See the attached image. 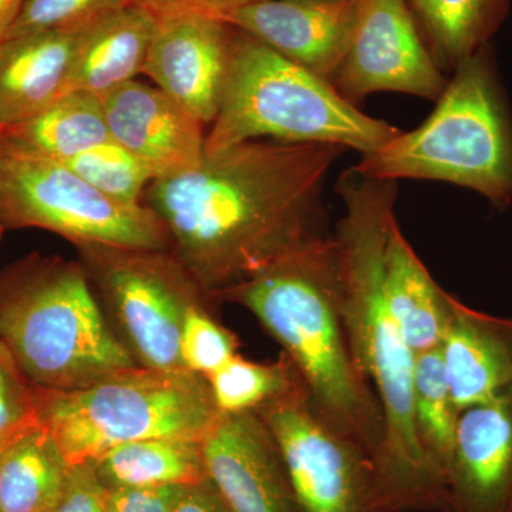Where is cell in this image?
<instances>
[{
  "label": "cell",
  "mask_w": 512,
  "mask_h": 512,
  "mask_svg": "<svg viewBox=\"0 0 512 512\" xmlns=\"http://www.w3.org/2000/svg\"><path fill=\"white\" fill-rule=\"evenodd\" d=\"M346 151L333 144L247 141L154 180L143 202L167 229L170 251L217 303L286 255L332 235L323 188Z\"/></svg>",
  "instance_id": "6da1fadb"
},
{
  "label": "cell",
  "mask_w": 512,
  "mask_h": 512,
  "mask_svg": "<svg viewBox=\"0 0 512 512\" xmlns=\"http://www.w3.org/2000/svg\"><path fill=\"white\" fill-rule=\"evenodd\" d=\"M336 192L345 204L335 241L339 312L360 372L372 384L386 423L382 473L397 512H453L446 484L431 471L413 420L412 350L394 320L382 284V252L396 220L399 187L349 168Z\"/></svg>",
  "instance_id": "7a4b0ae2"
},
{
  "label": "cell",
  "mask_w": 512,
  "mask_h": 512,
  "mask_svg": "<svg viewBox=\"0 0 512 512\" xmlns=\"http://www.w3.org/2000/svg\"><path fill=\"white\" fill-rule=\"evenodd\" d=\"M218 302L237 303L258 319L292 360L320 416L359 444L380 471L386 423L340 316L333 235L286 255Z\"/></svg>",
  "instance_id": "3957f363"
},
{
  "label": "cell",
  "mask_w": 512,
  "mask_h": 512,
  "mask_svg": "<svg viewBox=\"0 0 512 512\" xmlns=\"http://www.w3.org/2000/svg\"><path fill=\"white\" fill-rule=\"evenodd\" d=\"M0 342L35 386L77 390L137 366L79 259L30 254L0 271Z\"/></svg>",
  "instance_id": "277c9868"
},
{
  "label": "cell",
  "mask_w": 512,
  "mask_h": 512,
  "mask_svg": "<svg viewBox=\"0 0 512 512\" xmlns=\"http://www.w3.org/2000/svg\"><path fill=\"white\" fill-rule=\"evenodd\" d=\"M357 173L377 180H429L470 188L498 208L512 202V120L490 46L467 57L429 119L363 154Z\"/></svg>",
  "instance_id": "5b68a950"
},
{
  "label": "cell",
  "mask_w": 512,
  "mask_h": 512,
  "mask_svg": "<svg viewBox=\"0 0 512 512\" xmlns=\"http://www.w3.org/2000/svg\"><path fill=\"white\" fill-rule=\"evenodd\" d=\"M400 133L343 99L332 83L234 28L227 82L204 154L269 138L333 144L363 156Z\"/></svg>",
  "instance_id": "8992f818"
},
{
  "label": "cell",
  "mask_w": 512,
  "mask_h": 512,
  "mask_svg": "<svg viewBox=\"0 0 512 512\" xmlns=\"http://www.w3.org/2000/svg\"><path fill=\"white\" fill-rule=\"evenodd\" d=\"M36 420L70 466L148 439L202 440L218 412L207 377L134 366L92 386H35Z\"/></svg>",
  "instance_id": "52a82bcc"
},
{
  "label": "cell",
  "mask_w": 512,
  "mask_h": 512,
  "mask_svg": "<svg viewBox=\"0 0 512 512\" xmlns=\"http://www.w3.org/2000/svg\"><path fill=\"white\" fill-rule=\"evenodd\" d=\"M111 330L137 366L178 372L184 320L214 305L171 251L76 247Z\"/></svg>",
  "instance_id": "ba28073f"
},
{
  "label": "cell",
  "mask_w": 512,
  "mask_h": 512,
  "mask_svg": "<svg viewBox=\"0 0 512 512\" xmlns=\"http://www.w3.org/2000/svg\"><path fill=\"white\" fill-rule=\"evenodd\" d=\"M0 224L46 229L74 247L171 248L163 222L144 202L111 200L53 161L0 156Z\"/></svg>",
  "instance_id": "9c48e42d"
},
{
  "label": "cell",
  "mask_w": 512,
  "mask_h": 512,
  "mask_svg": "<svg viewBox=\"0 0 512 512\" xmlns=\"http://www.w3.org/2000/svg\"><path fill=\"white\" fill-rule=\"evenodd\" d=\"M281 447L301 512H397L375 460L320 416L305 384L255 410Z\"/></svg>",
  "instance_id": "30bf717a"
},
{
  "label": "cell",
  "mask_w": 512,
  "mask_h": 512,
  "mask_svg": "<svg viewBox=\"0 0 512 512\" xmlns=\"http://www.w3.org/2000/svg\"><path fill=\"white\" fill-rule=\"evenodd\" d=\"M447 82L407 0H359L348 52L330 80L343 99L356 106L392 92L437 101Z\"/></svg>",
  "instance_id": "8fae6325"
},
{
  "label": "cell",
  "mask_w": 512,
  "mask_h": 512,
  "mask_svg": "<svg viewBox=\"0 0 512 512\" xmlns=\"http://www.w3.org/2000/svg\"><path fill=\"white\" fill-rule=\"evenodd\" d=\"M157 15L141 74L204 126L212 124L227 82L234 28L212 13Z\"/></svg>",
  "instance_id": "7c38bea8"
},
{
  "label": "cell",
  "mask_w": 512,
  "mask_h": 512,
  "mask_svg": "<svg viewBox=\"0 0 512 512\" xmlns=\"http://www.w3.org/2000/svg\"><path fill=\"white\" fill-rule=\"evenodd\" d=\"M201 444L207 476L229 512H301L281 447L261 414L220 413Z\"/></svg>",
  "instance_id": "4fadbf2b"
},
{
  "label": "cell",
  "mask_w": 512,
  "mask_h": 512,
  "mask_svg": "<svg viewBox=\"0 0 512 512\" xmlns=\"http://www.w3.org/2000/svg\"><path fill=\"white\" fill-rule=\"evenodd\" d=\"M359 0H259L218 16L330 83L348 52Z\"/></svg>",
  "instance_id": "5bb4252c"
},
{
  "label": "cell",
  "mask_w": 512,
  "mask_h": 512,
  "mask_svg": "<svg viewBox=\"0 0 512 512\" xmlns=\"http://www.w3.org/2000/svg\"><path fill=\"white\" fill-rule=\"evenodd\" d=\"M111 140L146 165L154 180L191 170L204 157V124L157 86L131 80L101 97Z\"/></svg>",
  "instance_id": "9a60e30c"
},
{
  "label": "cell",
  "mask_w": 512,
  "mask_h": 512,
  "mask_svg": "<svg viewBox=\"0 0 512 512\" xmlns=\"http://www.w3.org/2000/svg\"><path fill=\"white\" fill-rule=\"evenodd\" d=\"M447 491L453 512H512V387L458 414Z\"/></svg>",
  "instance_id": "2e32d148"
},
{
  "label": "cell",
  "mask_w": 512,
  "mask_h": 512,
  "mask_svg": "<svg viewBox=\"0 0 512 512\" xmlns=\"http://www.w3.org/2000/svg\"><path fill=\"white\" fill-rule=\"evenodd\" d=\"M440 352L458 412L512 387V319L468 308L454 296Z\"/></svg>",
  "instance_id": "e0dca14e"
},
{
  "label": "cell",
  "mask_w": 512,
  "mask_h": 512,
  "mask_svg": "<svg viewBox=\"0 0 512 512\" xmlns=\"http://www.w3.org/2000/svg\"><path fill=\"white\" fill-rule=\"evenodd\" d=\"M87 26L0 42V128L35 116L67 93L74 55Z\"/></svg>",
  "instance_id": "ac0fdd59"
},
{
  "label": "cell",
  "mask_w": 512,
  "mask_h": 512,
  "mask_svg": "<svg viewBox=\"0 0 512 512\" xmlns=\"http://www.w3.org/2000/svg\"><path fill=\"white\" fill-rule=\"evenodd\" d=\"M157 20L154 10L134 2L90 22L74 55L67 93H89L101 99L136 80L143 73Z\"/></svg>",
  "instance_id": "d6986e66"
},
{
  "label": "cell",
  "mask_w": 512,
  "mask_h": 512,
  "mask_svg": "<svg viewBox=\"0 0 512 512\" xmlns=\"http://www.w3.org/2000/svg\"><path fill=\"white\" fill-rule=\"evenodd\" d=\"M382 284L387 306L413 355L440 348L454 296L434 281L397 218L384 239Z\"/></svg>",
  "instance_id": "ffe728a7"
},
{
  "label": "cell",
  "mask_w": 512,
  "mask_h": 512,
  "mask_svg": "<svg viewBox=\"0 0 512 512\" xmlns=\"http://www.w3.org/2000/svg\"><path fill=\"white\" fill-rule=\"evenodd\" d=\"M109 140L100 97L72 92L29 119L0 128V156L66 163Z\"/></svg>",
  "instance_id": "44dd1931"
},
{
  "label": "cell",
  "mask_w": 512,
  "mask_h": 512,
  "mask_svg": "<svg viewBox=\"0 0 512 512\" xmlns=\"http://www.w3.org/2000/svg\"><path fill=\"white\" fill-rule=\"evenodd\" d=\"M70 464L39 423L0 451V512H55Z\"/></svg>",
  "instance_id": "7402d4cb"
},
{
  "label": "cell",
  "mask_w": 512,
  "mask_h": 512,
  "mask_svg": "<svg viewBox=\"0 0 512 512\" xmlns=\"http://www.w3.org/2000/svg\"><path fill=\"white\" fill-rule=\"evenodd\" d=\"M424 42L443 72L490 45L511 0H407Z\"/></svg>",
  "instance_id": "603a6c76"
},
{
  "label": "cell",
  "mask_w": 512,
  "mask_h": 512,
  "mask_svg": "<svg viewBox=\"0 0 512 512\" xmlns=\"http://www.w3.org/2000/svg\"><path fill=\"white\" fill-rule=\"evenodd\" d=\"M202 440L148 439L110 450L94 461L106 488L194 485L207 478Z\"/></svg>",
  "instance_id": "cb8c5ba5"
},
{
  "label": "cell",
  "mask_w": 512,
  "mask_h": 512,
  "mask_svg": "<svg viewBox=\"0 0 512 512\" xmlns=\"http://www.w3.org/2000/svg\"><path fill=\"white\" fill-rule=\"evenodd\" d=\"M458 414L460 412L451 396L440 348L414 357V430L431 471L446 487Z\"/></svg>",
  "instance_id": "d4e9b609"
},
{
  "label": "cell",
  "mask_w": 512,
  "mask_h": 512,
  "mask_svg": "<svg viewBox=\"0 0 512 512\" xmlns=\"http://www.w3.org/2000/svg\"><path fill=\"white\" fill-rule=\"evenodd\" d=\"M207 379L220 413L258 410L303 384L298 370L284 352L272 363H256L234 356Z\"/></svg>",
  "instance_id": "484cf974"
},
{
  "label": "cell",
  "mask_w": 512,
  "mask_h": 512,
  "mask_svg": "<svg viewBox=\"0 0 512 512\" xmlns=\"http://www.w3.org/2000/svg\"><path fill=\"white\" fill-rule=\"evenodd\" d=\"M63 164L101 194L124 204H143L148 185L154 181L146 165L113 140Z\"/></svg>",
  "instance_id": "4316f807"
},
{
  "label": "cell",
  "mask_w": 512,
  "mask_h": 512,
  "mask_svg": "<svg viewBox=\"0 0 512 512\" xmlns=\"http://www.w3.org/2000/svg\"><path fill=\"white\" fill-rule=\"evenodd\" d=\"M210 306H195L187 313L180 342L185 369L205 377L238 355V339L214 319Z\"/></svg>",
  "instance_id": "83f0119b"
},
{
  "label": "cell",
  "mask_w": 512,
  "mask_h": 512,
  "mask_svg": "<svg viewBox=\"0 0 512 512\" xmlns=\"http://www.w3.org/2000/svg\"><path fill=\"white\" fill-rule=\"evenodd\" d=\"M136 0H23L3 39L77 28Z\"/></svg>",
  "instance_id": "f1b7e54d"
},
{
  "label": "cell",
  "mask_w": 512,
  "mask_h": 512,
  "mask_svg": "<svg viewBox=\"0 0 512 512\" xmlns=\"http://www.w3.org/2000/svg\"><path fill=\"white\" fill-rule=\"evenodd\" d=\"M36 423L35 384L0 342V436Z\"/></svg>",
  "instance_id": "f546056e"
},
{
  "label": "cell",
  "mask_w": 512,
  "mask_h": 512,
  "mask_svg": "<svg viewBox=\"0 0 512 512\" xmlns=\"http://www.w3.org/2000/svg\"><path fill=\"white\" fill-rule=\"evenodd\" d=\"M190 487L183 484L104 487V507L106 512H171Z\"/></svg>",
  "instance_id": "4dcf8cb0"
},
{
  "label": "cell",
  "mask_w": 512,
  "mask_h": 512,
  "mask_svg": "<svg viewBox=\"0 0 512 512\" xmlns=\"http://www.w3.org/2000/svg\"><path fill=\"white\" fill-rule=\"evenodd\" d=\"M55 512H106L104 487L97 476L94 461L70 466Z\"/></svg>",
  "instance_id": "1f68e13d"
},
{
  "label": "cell",
  "mask_w": 512,
  "mask_h": 512,
  "mask_svg": "<svg viewBox=\"0 0 512 512\" xmlns=\"http://www.w3.org/2000/svg\"><path fill=\"white\" fill-rule=\"evenodd\" d=\"M136 2L147 6L156 13L192 10V12H205L220 16L229 10L242 8V6L251 5L259 0H136Z\"/></svg>",
  "instance_id": "d6a6232c"
},
{
  "label": "cell",
  "mask_w": 512,
  "mask_h": 512,
  "mask_svg": "<svg viewBox=\"0 0 512 512\" xmlns=\"http://www.w3.org/2000/svg\"><path fill=\"white\" fill-rule=\"evenodd\" d=\"M171 512H229V510L221 494L207 477L201 483L191 485L183 500Z\"/></svg>",
  "instance_id": "836d02e7"
},
{
  "label": "cell",
  "mask_w": 512,
  "mask_h": 512,
  "mask_svg": "<svg viewBox=\"0 0 512 512\" xmlns=\"http://www.w3.org/2000/svg\"><path fill=\"white\" fill-rule=\"evenodd\" d=\"M23 0H0V42L18 15Z\"/></svg>",
  "instance_id": "e575fe53"
},
{
  "label": "cell",
  "mask_w": 512,
  "mask_h": 512,
  "mask_svg": "<svg viewBox=\"0 0 512 512\" xmlns=\"http://www.w3.org/2000/svg\"><path fill=\"white\" fill-rule=\"evenodd\" d=\"M29 427H32V426H29ZM29 427H26V429H29ZM26 429L13 431V433L3 434V436H0V451H2L3 448L8 446V444L12 443V441L15 440L16 437H18L19 434H22L23 431H25Z\"/></svg>",
  "instance_id": "d590c367"
},
{
  "label": "cell",
  "mask_w": 512,
  "mask_h": 512,
  "mask_svg": "<svg viewBox=\"0 0 512 512\" xmlns=\"http://www.w3.org/2000/svg\"><path fill=\"white\" fill-rule=\"evenodd\" d=\"M3 229H5V228H3V225H2V224H0V237H2Z\"/></svg>",
  "instance_id": "8d00e7d4"
}]
</instances>
